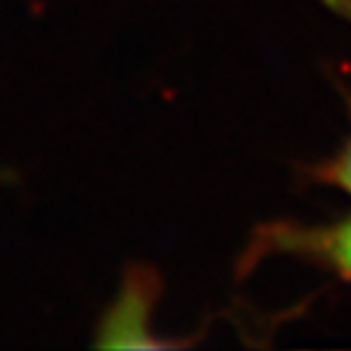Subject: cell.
Masks as SVG:
<instances>
[{
	"label": "cell",
	"mask_w": 351,
	"mask_h": 351,
	"mask_svg": "<svg viewBox=\"0 0 351 351\" xmlns=\"http://www.w3.org/2000/svg\"><path fill=\"white\" fill-rule=\"evenodd\" d=\"M315 178L332 188H339L351 197V132L339 152L322 166L315 169ZM258 252H283L310 256L324 263L332 274L351 280V215L335 225L300 227V225H274L263 232Z\"/></svg>",
	"instance_id": "cell-1"
}]
</instances>
